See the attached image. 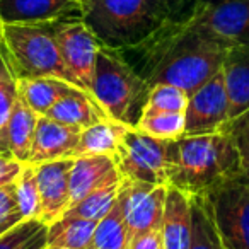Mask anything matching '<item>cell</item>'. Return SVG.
I'll return each mask as SVG.
<instances>
[{
    "mask_svg": "<svg viewBox=\"0 0 249 249\" xmlns=\"http://www.w3.org/2000/svg\"><path fill=\"white\" fill-rule=\"evenodd\" d=\"M16 191H18L19 208H21V213L24 217V220L26 218H39L41 201H39L36 169L33 164H24L21 176L16 181Z\"/></svg>",
    "mask_w": 249,
    "mask_h": 249,
    "instance_id": "f1b7e54d",
    "label": "cell"
},
{
    "mask_svg": "<svg viewBox=\"0 0 249 249\" xmlns=\"http://www.w3.org/2000/svg\"><path fill=\"white\" fill-rule=\"evenodd\" d=\"M167 188L121 178L118 205L128 227L130 239L143 231L162 229Z\"/></svg>",
    "mask_w": 249,
    "mask_h": 249,
    "instance_id": "9c48e42d",
    "label": "cell"
},
{
    "mask_svg": "<svg viewBox=\"0 0 249 249\" xmlns=\"http://www.w3.org/2000/svg\"><path fill=\"white\" fill-rule=\"evenodd\" d=\"M173 22H190L196 18L200 0H162Z\"/></svg>",
    "mask_w": 249,
    "mask_h": 249,
    "instance_id": "d6a6232c",
    "label": "cell"
},
{
    "mask_svg": "<svg viewBox=\"0 0 249 249\" xmlns=\"http://www.w3.org/2000/svg\"><path fill=\"white\" fill-rule=\"evenodd\" d=\"M48 246V224L41 218H26L0 235V249H45Z\"/></svg>",
    "mask_w": 249,
    "mask_h": 249,
    "instance_id": "cb8c5ba5",
    "label": "cell"
},
{
    "mask_svg": "<svg viewBox=\"0 0 249 249\" xmlns=\"http://www.w3.org/2000/svg\"><path fill=\"white\" fill-rule=\"evenodd\" d=\"M184 116V135H207L225 128L229 123V97L222 70L191 94Z\"/></svg>",
    "mask_w": 249,
    "mask_h": 249,
    "instance_id": "30bf717a",
    "label": "cell"
},
{
    "mask_svg": "<svg viewBox=\"0 0 249 249\" xmlns=\"http://www.w3.org/2000/svg\"><path fill=\"white\" fill-rule=\"evenodd\" d=\"M16 82H18L19 96L39 116H45L46 111L53 107V104L58 103L63 96L79 89L55 77H28V79H16Z\"/></svg>",
    "mask_w": 249,
    "mask_h": 249,
    "instance_id": "ffe728a7",
    "label": "cell"
},
{
    "mask_svg": "<svg viewBox=\"0 0 249 249\" xmlns=\"http://www.w3.org/2000/svg\"><path fill=\"white\" fill-rule=\"evenodd\" d=\"M128 249H164L162 229H150L133 235Z\"/></svg>",
    "mask_w": 249,
    "mask_h": 249,
    "instance_id": "e575fe53",
    "label": "cell"
},
{
    "mask_svg": "<svg viewBox=\"0 0 249 249\" xmlns=\"http://www.w3.org/2000/svg\"><path fill=\"white\" fill-rule=\"evenodd\" d=\"M116 52L149 87L169 84L191 96L220 72L229 46L193 19L169 21L142 43Z\"/></svg>",
    "mask_w": 249,
    "mask_h": 249,
    "instance_id": "6da1fadb",
    "label": "cell"
},
{
    "mask_svg": "<svg viewBox=\"0 0 249 249\" xmlns=\"http://www.w3.org/2000/svg\"><path fill=\"white\" fill-rule=\"evenodd\" d=\"M45 116L79 130H86L99 121L107 120V114L101 109L99 104L80 89L63 96L58 103L53 104V107L46 111Z\"/></svg>",
    "mask_w": 249,
    "mask_h": 249,
    "instance_id": "d6986e66",
    "label": "cell"
},
{
    "mask_svg": "<svg viewBox=\"0 0 249 249\" xmlns=\"http://www.w3.org/2000/svg\"><path fill=\"white\" fill-rule=\"evenodd\" d=\"M45 249H72V248H63V246H46Z\"/></svg>",
    "mask_w": 249,
    "mask_h": 249,
    "instance_id": "74e56055",
    "label": "cell"
},
{
    "mask_svg": "<svg viewBox=\"0 0 249 249\" xmlns=\"http://www.w3.org/2000/svg\"><path fill=\"white\" fill-rule=\"evenodd\" d=\"M121 181L120 171L113 157H79L73 159L70 171V207L92 191Z\"/></svg>",
    "mask_w": 249,
    "mask_h": 249,
    "instance_id": "9a60e30c",
    "label": "cell"
},
{
    "mask_svg": "<svg viewBox=\"0 0 249 249\" xmlns=\"http://www.w3.org/2000/svg\"><path fill=\"white\" fill-rule=\"evenodd\" d=\"M237 176H241V160L225 130L207 135H184L176 140V162L169 186L190 196L207 195Z\"/></svg>",
    "mask_w": 249,
    "mask_h": 249,
    "instance_id": "7a4b0ae2",
    "label": "cell"
},
{
    "mask_svg": "<svg viewBox=\"0 0 249 249\" xmlns=\"http://www.w3.org/2000/svg\"><path fill=\"white\" fill-rule=\"evenodd\" d=\"M225 132L231 135L241 160V174L249 179V109L229 120Z\"/></svg>",
    "mask_w": 249,
    "mask_h": 249,
    "instance_id": "f546056e",
    "label": "cell"
},
{
    "mask_svg": "<svg viewBox=\"0 0 249 249\" xmlns=\"http://www.w3.org/2000/svg\"><path fill=\"white\" fill-rule=\"evenodd\" d=\"M24 220L19 208L16 183L0 188V235Z\"/></svg>",
    "mask_w": 249,
    "mask_h": 249,
    "instance_id": "4dcf8cb0",
    "label": "cell"
},
{
    "mask_svg": "<svg viewBox=\"0 0 249 249\" xmlns=\"http://www.w3.org/2000/svg\"><path fill=\"white\" fill-rule=\"evenodd\" d=\"M82 130L69 126L48 116H39L36 124L29 159L26 164H43L53 160L72 159Z\"/></svg>",
    "mask_w": 249,
    "mask_h": 249,
    "instance_id": "5bb4252c",
    "label": "cell"
},
{
    "mask_svg": "<svg viewBox=\"0 0 249 249\" xmlns=\"http://www.w3.org/2000/svg\"><path fill=\"white\" fill-rule=\"evenodd\" d=\"M188 101H190V96L179 87L169 86V84H157L150 87L142 116H150L157 113H186Z\"/></svg>",
    "mask_w": 249,
    "mask_h": 249,
    "instance_id": "4316f807",
    "label": "cell"
},
{
    "mask_svg": "<svg viewBox=\"0 0 249 249\" xmlns=\"http://www.w3.org/2000/svg\"><path fill=\"white\" fill-rule=\"evenodd\" d=\"M38 118L39 114H36L26 104V101L21 96H18L7 126H5L4 133L0 135V152L11 154L12 157L24 164L28 162Z\"/></svg>",
    "mask_w": 249,
    "mask_h": 249,
    "instance_id": "2e32d148",
    "label": "cell"
},
{
    "mask_svg": "<svg viewBox=\"0 0 249 249\" xmlns=\"http://www.w3.org/2000/svg\"><path fill=\"white\" fill-rule=\"evenodd\" d=\"M128 246L130 232L116 201L113 210L97 222L90 249H128Z\"/></svg>",
    "mask_w": 249,
    "mask_h": 249,
    "instance_id": "d4e9b609",
    "label": "cell"
},
{
    "mask_svg": "<svg viewBox=\"0 0 249 249\" xmlns=\"http://www.w3.org/2000/svg\"><path fill=\"white\" fill-rule=\"evenodd\" d=\"M52 28L65 65L82 84L86 92L92 99H96L92 92V82L97 53L103 45L94 36V33L84 24L82 19L53 22Z\"/></svg>",
    "mask_w": 249,
    "mask_h": 249,
    "instance_id": "ba28073f",
    "label": "cell"
},
{
    "mask_svg": "<svg viewBox=\"0 0 249 249\" xmlns=\"http://www.w3.org/2000/svg\"><path fill=\"white\" fill-rule=\"evenodd\" d=\"M222 73L229 97V120H232L249 109V48H229Z\"/></svg>",
    "mask_w": 249,
    "mask_h": 249,
    "instance_id": "ac0fdd59",
    "label": "cell"
},
{
    "mask_svg": "<svg viewBox=\"0 0 249 249\" xmlns=\"http://www.w3.org/2000/svg\"><path fill=\"white\" fill-rule=\"evenodd\" d=\"M118 150V121L103 120L99 123L92 124L89 128L80 132V139L75 150L72 154V159L79 157H97V156H116Z\"/></svg>",
    "mask_w": 249,
    "mask_h": 249,
    "instance_id": "44dd1931",
    "label": "cell"
},
{
    "mask_svg": "<svg viewBox=\"0 0 249 249\" xmlns=\"http://www.w3.org/2000/svg\"><path fill=\"white\" fill-rule=\"evenodd\" d=\"M0 45L14 79L55 77L86 92L63 62L52 24H0Z\"/></svg>",
    "mask_w": 249,
    "mask_h": 249,
    "instance_id": "277c9868",
    "label": "cell"
},
{
    "mask_svg": "<svg viewBox=\"0 0 249 249\" xmlns=\"http://www.w3.org/2000/svg\"><path fill=\"white\" fill-rule=\"evenodd\" d=\"M0 24H2V22H0Z\"/></svg>",
    "mask_w": 249,
    "mask_h": 249,
    "instance_id": "f35d334b",
    "label": "cell"
},
{
    "mask_svg": "<svg viewBox=\"0 0 249 249\" xmlns=\"http://www.w3.org/2000/svg\"><path fill=\"white\" fill-rule=\"evenodd\" d=\"M164 249H190L191 201L190 195L174 186L167 188L162 217Z\"/></svg>",
    "mask_w": 249,
    "mask_h": 249,
    "instance_id": "e0dca14e",
    "label": "cell"
},
{
    "mask_svg": "<svg viewBox=\"0 0 249 249\" xmlns=\"http://www.w3.org/2000/svg\"><path fill=\"white\" fill-rule=\"evenodd\" d=\"M137 128L156 139L179 140L181 137H184L186 116L184 113H157L142 116L137 123Z\"/></svg>",
    "mask_w": 249,
    "mask_h": 249,
    "instance_id": "83f0119b",
    "label": "cell"
},
{
    "mask_svg": "<svg viewBox=\"0 0 249 249\" xmlns=\"http://www.w3.org/2000/svg\"><path fill=\"white\" fill-rule=\"evenodd\" d=\"M82 21L104 48L135 46L171 21L162 0H82Z\"/></svg>",
    "mask_w": 249,
    "mask_h": 249,
    "instance_id": "3957f363",
    "label": "cell"
},
{
    "mask_svg": "<svg viewBox=\"0 0 249 249\" xmlns=\"http://www.w3.org/2000/svg\"><path fill=\"white\" fill-rule=\"evenodd\" d=\"M92 92L109 120L137 126L150 87L118 55L116 50L101 46L96 60Z\"/></svg>",
    "mask_w": 249,
    "mask_h": 249,
    "instance_id": "5b68a950",
    "label": "cell"
},
{
    "mask_svg": "<svg viewBox=\"0 0 249 249\" xmlns=\"http://www.w3.org/2000/svg\"><path fill=\"white\" fill-rule=\"evenodd\" d=\"M195 21L229 48H249V0H220L198 11Z\"/></svg>",
    "mask_w": 249,
    "mask_h": 249,
    "instance_id": "8fae6325",
    "label": "cell"
},
{
    "mask_svg": "<svg viewBox=\"0 0 249 249\" xmlns=\"http://www.w3.org/2000/svg\"><path fill=\"white\" fill-rule=\"evenodd\" d=\"M82 19V0H0L2 24H53Z\"/></svg>",
    "mask_w": 249,
    "mask_h": 249,
    "instance_id": "7c38bea8",
    "label": "cell"
},
{
    "mask_svg": "<svg viewBox=\"0 0 249 249\" xmlns=\"http://www.w3.org/2000/svg\"><path fill=\"white\" fill-rule=\"evenodd\" d=\"M190 249H225L205 195H191Z\"/></svg>",
    "mask_w": 249,
    "mask_h": 249,
    "instance_id": "603a6c76",
    "label": "cell"
},
{
    "mask_svg": "<svg viewBox=\"0 0 249 249\" xmlns=\"http://www.w3.org/2000/svg\"><path fill=\"white\" fill-rule=\"evenodd\" d=\"M9 77H14L9 69V63L5 60L4 50H2V45H0V79H9Z\"/></svg>",
    "mask_w": 249,
    "mask_h": 249,
    "instance_id": "d590c367",
    "label": "cell"
},
{
    "mask_svg": "<svg viewBox=\"0 0 249 249\" xmlns=\"http://www.w3.org/2000/svg\"><path fill=\"white\" fill-rule=\"evenodd\" d=\"M22 167H24V162L12 157L11 154L0 152V188L16 183L18 178L21 176Z\"/></svg>",
    "mask_w": 249,
    "mask_h": 249,
    "instance_id": "836d02e7",
    "label": "cell"
},
{
    "mask_svg": "<svg viewBox=\"0 0 249 249\" xmlns=\"http://www.w3.org/2000/svg\"><path fill=\"white\" fill-rule=\"evenodd\" d=\"M215 2H220V0H200V7H198V11L203 7H208V5L215 4Z\"/></svg>",
    "mask_w": 249,
    "mask_h": 249,
    "instance_id": "8d00e7d4",
    "label": "cell"
},
{
    "mask_svg": "<svg viewBox=\"0 0 249 249\" xmlns=\"http://www.w3.org/2000/svg\"><path fill=\"white\" fill-rule=\"evenodd\" d=\"M97 222L63 215L48 225V246H63L72 249H90Z\"/></svg>",
    "mask_w": 249,
    "mask_h": 249,
    "instance_id": "7402d4cb",
    "label": "cell"
},
{
    "mask_svg": "<svg viewBox=\"0 0 249 249\" xmlns=\"http://www.w3.org/2000/svg\"><path fill=\"white\" fill-rule=\"evenodd\" d=\"M225 249H249V179H229L205 195Z\"/></svg>",
    "mask_w": 249,
    "mask_h": 249,
    "instance_id": "52a82bcc",
    "label": "cell"
},
{
    "mask_svg": "<svg viewBox=\"0 0 249 249\" xmlns=\"http://www.w3.org/2000/svg\"><path fill=\"white\" fill-rule=\"evenodd\" d=\"M73 159L53 160V162L36 164L39 201H41V218L45 224L60 220L70 208V171Z\"/></svg>",
    "mask_w": 249,
    "mask_h": 249,
    "instance_id": "4fadbf2b",
    "label": "cell"
},
{
    "mask_svg": "<svg viewBox=\"0 0 249 249\" xmlns=\"http://www.w3.org/2000/svg\"><path fill=\"white\" fill-rule=\"evenodd\" d=\"M118 191H120V181L106 184V186L87 195L86 198L77 201L75 205H72L65 212V215L99 222L101 218H104L114 208V205L118 201Z\"/></svg>",
    "mask_w": 249,
    "mask_h": 249,
    "instance_id": "484cf974",
    "label": "cell"
},
{
    "mask_svg": "<svg viewBox=\"0 0 249 249\" xmlns=\"http://www.w3.org/2000/svg\"><path fill=\"white\" fill-rule=\"evenodd\" d=\"M18 96V82L14 77L0 79V135L4 133L5 126H7V121L11 118Z\"/></svg>",
    "mask_w": 249,
    "mask_h": 249,
    "instance_id": "1f68e13d",
    "label": "cell"
},
{
    "mask_svg": "<svg viewBox=\"0 0 249 249\" xmlns=\"http://www.w3.org/2000/svg\"><path fill=\"white\" fill-rule=\"evenodd\" d=\"M114 162L120 176L137 183L169 186L176 162V140L147 135L133 124L118 121V150Z\"/></svg>",
    "mask_w": 249,
    "mask_h": 249,
    "instance_id": "8992f818",
    "label": "cell"
}]
</instances>
